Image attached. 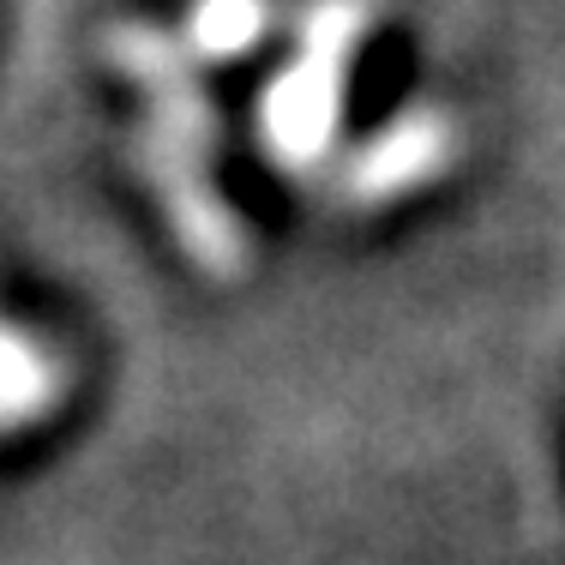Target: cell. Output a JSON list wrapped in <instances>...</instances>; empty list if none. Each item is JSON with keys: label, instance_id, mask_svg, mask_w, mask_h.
<instances>
[{"label": "cell", "instance_id": "cell-1", "mask_svg": "<svg viewBox=\"0 0 565 565\" xmlns=\"http://www.w3.org/2000/svg\"><path fill=\"white\" fill-rule=\"evenodd\" d=\"M373 31L367 0H313L295 24V55L265 85L259 132L282 169H313L331 151L349 97V66Z\"/></svg>", "mask_w": 565, "mask_h": 565}, {"label": "cell", "instance_id": "cell-2", "mask_svg": "<svg viewBox=\"0 0 565 565\" xmlns=\"http://www.w3.org/2000/svg\"><path fill=\"white\" fill-rule=\"evenodd\" d=\"M451 151H457L451 115L415 109V115L392 120L385 132H373L355 151V163H349V193L367 199V205L373 199H397V193H409V186L434 181V174L451 163Z\"/></svg>", "mask_w": 565, "mask_h": 565}, {"label": "cell", "instance_id": "cell-3", "mask_svg": "<svg viewBox=\"0 0 565 565\" xmlns=\"http://www.w3.org/2000/svg\"><path fill=\"white\" fill-rule=\"evenodd\" d=\"M277 24V7L271 0H186L181 12V49L186 61L199 66H228L241 55H253V49L271 36Z\"/></svg>", "mask_w": 565, "mask_h": 565}]
</instances>
